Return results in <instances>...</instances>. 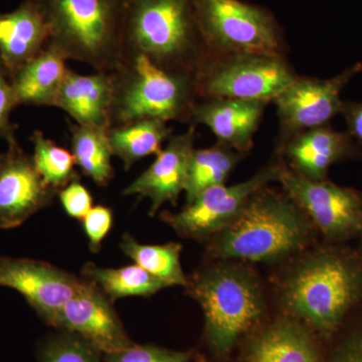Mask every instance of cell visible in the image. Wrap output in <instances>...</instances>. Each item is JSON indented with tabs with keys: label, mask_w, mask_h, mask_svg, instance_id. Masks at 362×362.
Wrapping results in <instances>:
<instances>
[{
	"label": "cell",
	"mask_w": 362,
	"mask_h": 362,
	"mask_svg": "<svg viewBox=\"0 0 362 362\" xmlns=\"http://www.w3.org/2000/svg\"><path fill=\"white\" fill-rule=\"evenodd\" d=\"M141 56L169 73L195 78L209 54L192 0H125L123 57Z\"/></svg>",
	"instance_id": "6da1fadb"
},
{
	"label": "cell",
	"mask_w": 362,
	"mask_h": 362,
	"mask_svg": "<svg viewBox=\"0 0 362 362\" xmlns=\"http://www.w3.org/2000/svg\"><path fill=\"white\" fill-rule=\"evenodd\" d=\"M310 226L303 211L287 195L264 187L252 195L228 228L211 243L223 259L275 262L308 243Z\"/></svg>",
	"instance_id": "7a4b0ae2"
},
{
	"label": "cell",
	"mask_w": 362,
	"mask_h": 362,
	"mask_svg": "<svg viewBox=\"0 0 362 362\" xmlns=\"http://www.w3.org/2000/svg\"><path fill=\"white\" fill-rule=\"evenodd\" d=\"M49 45L68 61L112 73L123 58L125 0H37Z\"/></svg>",
	"instance_id": "3957f363"
},
{
	"label": "cell",
	"mask_w": 362,
	"mask_h": 362,
	"mask_svg": "<svg viewBox=\"0 0 362 362\" xmlns=\"http://www.w3.org/2000/svg\"><path fill=\"white\" fill-rule=\"evenodd\" d=\"M362 290V276L352 259L320 251L302 259L283 288L286 308L319 332L337 329Z\"/></svg>",
	"instance_id": "277c9868"
},
{
	"label": "cell",
	"mask_w": 362,
	"mask_h": 362,
	"mask_svg": "<svg viewBox=\"0 0 362 362\" xmlns=\"http://www.w3.org/2000/svg\"><path fill=\"white\" fill-rule=\"evenodd\" d=\"M111 75L109 128L143 119L192 122L199 99L192 76L169 73L141 56L123 57Z\"/></svg>",
	"instance_id": "5b68a950"
},
{
	"label": "cell",
	"mask_w": 362,
	"mask_h": 362,
	"mask_svg": "<svg viewBox=\"0 0 362 362\" xmlns=\"http://www.w3.org/2000/svg\"><path fill=\"white\" fill-rule=\"evenodd\" d=\"M192 296L204 313V338L221 358L230 356L240 335L261 318L264 298L249 269L221 263L188 281Z\"/></svg>",
	"instance_id": "8992f818"
},
{
	"label": "cell",
	"mask_w": 362,
	"mask_h": 362,
	"mask_svg": "<svg viewBox=\"0 0 362 362\" xmlns=\"http://www.w3.org/2000/svg\"><path fill=\"white\" fill-rule=\"evenodd\" d=\"M209 56L283 54L282 35L273 16L240 0H192Z\"/></svg>",
	"instance_id": "52a82bcc"
},
{
	"label": "cell",
	"mask_w": 362,
	"mask_h": 362,
	"mask_svg": "<svg viewBox=\"0 0 362 362\" xmlns=\"http://www.w3.org/2000/svg\"><path fill=\"white\" fill-rule=\"evenodd\" d=\"M284 54L209 56L195 76L199 98L273 102L297 77Z\"/></svg>",
	"instance_id": "ba28073f"
},
{
	"label": "cell",
	"mask_w": 362,
	"mask_h": 362,
	"mask_svg": "<svg viewBox=\"0 0 362 362\" xmlns=\"http://www.w3.org/2000/svg\"><path fill=\"white\" fill-rule=\"evenodd\" d=\"M362 71V63L349 66L334 77L296 78L274 100L279 120V148L304 131L328 125L340 114L345 88Z\"/></svg>",
	"instance_id": "9c48e42d"
},
{
	"label": "cell",
	"mask_w": 362,
	"mask_h": 362,
	"mask_svg": "<svg viewBox=\"0 0 362 362\" xmlns=\"http://www.w3.org/2000/svg\"><path fill=\"white\" fill-rule=\"evenodd\" d=\"M279 182L286 195L329 239H343L362 232V194L331 181H314L281 162Z\"/></svg>",
	"instance_id": "30bf717a"
},
{
	"label": "cell",
	"mask_w": 362,
	"mask_h": 362,
	"mask_svg": "<svg viewBox=\"0 0 362 362\" xmlns=\"http://www.w3.org/2000/svg\"><path fill=\"white\" fill-rule=\"evenodd\" d=\"M280 169L281 162L271 163L242 182L207 188L180 213L164 214L163 220L182 237L204 240L216 235L237 218L252 195L278 181Z\"/></svg>",
	"instance_id": "8fae6325"
},
{
	"label": "cell",
	"mask_w": 362,
	"mask_h": 362,
	"mask_svg": "<svg viewBox=\"0 0 362 362\" xmlns=\"http://www.w3.org/2000/svg\"><path fill=\"white\" fill-rule=\"evenodd\" d=\"M49 325L77 335L103 354L133 344L110 300L87 280L82 289L56 312Z\"/></svg>",
	"instance_id": "7c38bea8"
},
{
	"label": "cell",
	"mask_w": 362,
	"mask_h": 362,
	"mask_svg": "<svg viewBox=\"0 0 362 362\" xmlns=\"http://www.w3.org/2000/svg\"><path fill=\"white\" fill-rule=\"evenodd\" d=\"M0 154V228H18L52 204L59 194L49 187L16 139Z\"/></svg>",
	"instance_id": "4fadbf2b"
},
{
	"label": "cell",
	"mask_w": 362,
	"mask_h": 362,
	"mask_svg": "<svg viewBox=\"0 0 362 362\" xmlns=\"http://www.w3.org/2000/svg\"><path fill=\"white\" fill-rule=\"evenodd\" d=\"M84 284V280L45 262L0 257V287L21 293L47 324Z\"/></svg>",
	"instance_id": "5bb4252c"
},
{
	"label": "cell",
	"mask_w": 362,
	"mask_h": 362,
	"mask_svg": "<svg viewBox=\"0 0 362 362\" xmlns=\"http://www.w3.org/2000/svg\"><path fill=\"white\" fill-rule=\"evenodd\" d=\"M195 126L169 138L165 148L156 156L153 163L137 180L124 189L126 195H139L151 202L150 214L166 202L176 204L187 185L188 166L194 152Z\"/></svg>",
	"instance_id": "9a60e30c"
},
{
	"label": "cell",
	"mask_w": 362,
	"mask_h": 362,
	"mask_svg": "<svg viewBox=\"0 0 362 362\" xmlns=\"http://www.w3.org/2000/svg\"><path fill=\"white\" fill-rule=\"evenodd\" d=\"M271 102L233 98H201L192 111L190 125H204L216 141L240 153L254 146V137Z\"/></svg>",
	"instance_id": "2e32d148"
},
{
	"label": "cell",
	"mask_w": 362,
	"mask_h": 362,
	"mask_svg": "<svg viewBox=\"0 0 362 362\" xmlns=\"http://www.w3.org/2000/svg\"><path fill=\"white\" fill-rule=\"evenodd\" d=\"M356 144L349 133L324 125L295 135L279 149L294 173L320 181L326 180L333 164L356 153Z\"/></svg>",
	"instance_id": "e0dca14e"
},
{
	"label": "cell",
	"mask_w": 362,
	"mask_h": 362,
	"mask_svg": "<svg viewBox=\"0 0 362 362\" xmlns=\"http://www.w3.org/2000/svg\"><path fill=\"white\" fill-rule=\"evenodd\" d=\"M49 30L37 0L0 13V66L8 78L49 44Z\"/></svg>",
	"instance_id": "ac0fdd59"
},
{
	"label": "cell",
	"mask_w": 362,
	"mask_h": 362,
	"mask_svg": "<svg viewBox=\"0 0 362 362\" xmlns=\"http://www.w3.org/2000/svg\"><path fill=\"white\" fill-rule=\"evenodd\" d=\"M112 95L111 73L81 75L68 68L54 107L66 112L78 125L108 129Z\"/></svg>",
	"instance_id": "d6986e66"
},
{
	"label": "cell",
	"mask_w": 362,
	"mask_h": 362,
	"mask_svg": "<svg viewBox=\"0 0 362 362\" xmlns=\"http://www.w3.org/2000/svg\"><path fill=\"white\" fill-rule=\"evenodd\" d=\"M318 345L308 328L283 319L247 343L243 362H319Z\"/></svg>",
	"instance_id": "ffe728a7"
},
{
	"label": "cell",
	"mask_w": 362,
	"mask_h": 362,
	"mask_svg": "<svg viewBox=\"0 0 362 362\" xmlns=\"http://www.w3.org/2000/svg\"><path fill=\"white\" fill-rule=\"evenodd\" d=\"M66 59L51 45L9 77L18 105L54 107Z\"/></svg>",
	"instance_id": "44dd1931"
},
{
	"label": "cell",
	"mask_w": 362,
	"mask_h": 362,
	"mask_svg": "<svg viewBox=\"0 0 362 362\" xmlns=\"http://www.w3.org/2000/svg\"><path fill=\"white\" fill-rule=\"evenodd\" d=\"M107 133L113 156L122 160L126 170L144 157L156 156L163 149L164 143L173 136L168 122L157 119L112 126Z\"/></svg>",
	"instance_id": "7402d4cb"
},
{
	"label": "cell",
	"mask_w": 362,
	"mask_h": 362,
	"mask_svg": "<svg viewBox=\"0 0 362 362\" xmlns=\"http://www.w3.org/2000/svg\"><path fill=\"white\" fill-rule=\"evenodd\" d=\"M106 128L70 126L71 152L83 173L99 187H107L114 177L112 152Z\"/></svg>",
	"instance_id": "603a6c76"
},
{
	"label": "cell",
	"mask_w": 362,
	"mask_h": 362,
	"mask_svg": "<svg viewBox=\"0 0 362 362\" xmlns=\"http://www.w3.org/2000/svg\"><path fill=\"white\" fill-rule=\"evenodd\" d=\"M243 156L218 142L209 148L194 149L190 157L185 189L187 202L194 201L207 188L225 185Z\"/></svg>",
	"instance_id": "cb8c5ba5"
},
{
	"label": "cell",
	"mask_w": 362,
	"mask_h": 362,
	"mask_svg": "<svg viewBox=\"0 0 362 362\" xmlns=\"http://www.w3.org/2000/svg\"><path fill=\"white\" fill-rule=\"evenodd\" d=\"M87 281L96 285L110 301L127 296H150L169 287L137 264L119 269L98 268L88 264L83 271Z\"/></svg>",
	"instance_id": "d4e9b609"
},
{
	"label": "cell",
	"mask_w": 362,
	"mask_h": 362,
	"mask_svg": "<svg viewBox=\"0 0 362 362\" xmlns=\"http://www.w3.org/2000/svg\"><path fill=\"white\" fill-rule=\"evenodd\" d=\"M120 247L135 264L160 279L168 286L187 287L188 280L180 264V252L182 250L181 245L176 243L141 245L136 242L130 235H125Z\"/></svg>",
	"instance_id": "484cf974"
},
{
	"label": "cell",
	"mask_w": 362,
	"mask_h": 362,
	"mask_svg": "<svg viewBox=\"0 0 362 362\" xmlns=\"http://www.w3.org/2000/svg\"><path fill=\"white\" fill-rule=\"evenodd\" d=\"M30 140L33 143V164L47 185L59 192L78 180L75 157L68 150L45 137L42 131H35Z\"/></svg>",
	"instance_id": "4316f807"
},
{
	"label": "cell",
	"mask_w": 362,
	"mask_h": 362,
	"mask_svg": "<svg viewBox=\"0 0 362 362\" xmlns=\"http://www.w3.org/2000/svg\"><path fill=\"white\" fill-rule=\"evenodd\" d=\"M102 352L71 333L47 340L40 349V362H103Z\"/></svg>",
	"instance_id": "83f0119b"
},
{
	"label": "cell",
	"mask_w": 362,
	"mask_h": 362,
	"mask_svg": "<svg viewBox=\"0 0 362 362\" xmlns=\"http://www.w3.org/2000/svg\"><path fill=\"white\" fill-rule=\"evenodd\" d=\"M194 357L192 350L175 351L156 345L133 343L127 349L105 354L103 362H190Z\"/></svg>",
	"instance_id": "f1b7e54d"
},
{
	"label": "cell",
	"mask_w": 362,
	"mask_h": 362,
	"mask_svg": "<svg viewBox=\"0 0 362 362\" xmlns=\"http://www.w3.org/2000/svg\"><path fill=\"white\" fill-rule=\"evenodd\" d=\"M112 225L113 214L110 209L103 206L93 207L83 218L86 235L93 252L99 251L102 242L110 232Z\"/></svg>",
	"instance_id": "f546056e"
},
{
	"label": "cell",
	"mask_w": 362,
	"mask_h": 362,
	"mask_svg": "<svg viewBox=\"0 0 362 362\" xmlns=\"http://www.w3.org/2000/svg\"><path fill=\"white\" fill-rule=\"evenodd\" d=\"M59 201L66 213L71 218L82 220L93 209V199L89 190L74 181L59 192Z\"/></svg>",
	"instance_id": "4dcf8cb0"
},
{
	"label": "cell",
	"mask_w": 362,
	"mask_h": 362,
	"mask_svg": "<svg viewBox=\"0 0 362 362\" xmlns=\"http://www.w3.org/2000/svg\"><path fill=\"white\" fill-rule=\"evenodd\" d=\"M11 80L0 66V138L7 143L16 140V125L11 123V114L18 106Z\"/></svg>",
	"instance_id": "1f68e13d"
},
{
	"label": "cell",
	"mask_w": 362,
	"mask_h": 362,
	"mask_svg": "<svg viewBox=\"0 0 362 362\" xmlns=\"http://www.w3.org/2000/svg\"><path fill=\"white\" fill-rule=\"evenodd\" d=\"M327 362H362V326L340 342Z\"/></svg>",
	"instance_id": "d6a6232c"
},
{
	"label": "cell",
	"mask_w": 362,
	"mask_h": 362,
	"mask_svg": "<svg viewBox=\"0 0 362 362\" xmlns=\"http://www.w3.org/2000/svg\"><path fill=\"white\" fill-rule=\"evenodd\" d=\"M340 115L344 119L347 131L354 141L362 145V101L343 100Z\"/></svg>",
	"instance_id": "836d02e7"
},
{
	"label": "cell",
	"mask_w": 362,
	"mask_h": 362,
	"mask_svg": "<svg viewBox=\"0 0 362 362\" xmlns=\"http://www.w3.org/2000/svg\"><path fill=\"white\" fill-rule=\"evenodd\" d=\"M195 362H209L202 356H195Z\"/></svg>",
	"instance_id": "e575fe53"
},
{
	"label": "cell",
	"mask_w": 362,
	"mask_h": 362,
	"mask_svg": "<svg viewBox=\"0 0 362 362\" xmlns=\"http://www.w3.org/2000/svg\"><path fill=\"white\" fill-rule=\"evenodd\" d=\"M361 233H362V232H361Z\"/></svg>",
	"instance_id": "d590c367"
}]
</instances>
